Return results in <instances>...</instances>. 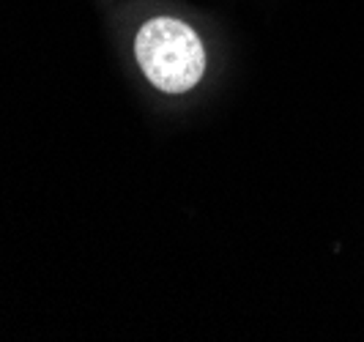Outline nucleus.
Returning <instances> with one entry per match:
<instances>
[{
    "instance_id": "nucleus-1",
    "label": "nucleus",
    "mask_w": 364,
    "mask_h": 342,
    "mask_svg": "<svg viewBox=\"0 0 364 342\" xmlns=\"http://www.w3.org/2000/svg\"><path fill=\"white\" fill-rule=\"evenodd\" d=\"M134 55L148 82L164 93L195 88L205 72L200 36L186 22L173 17L148 19L137 33Z\"/></svg>"
}]
</instances>
